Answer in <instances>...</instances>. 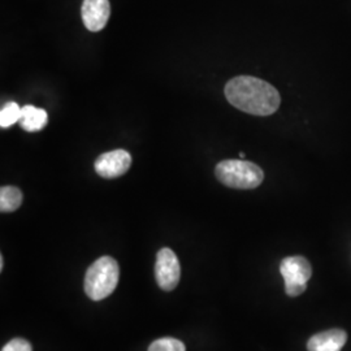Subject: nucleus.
<instances>
[{
  "mask_svg": "<svg viewBox=\"0 0 351 351\" xmlns=\"http://www.w3.org/2000/svg\"><path fill=\"white\" fill-rule=\"evenodd\" d=\"M228 101L239 111L269 116L280 107V94L271 84L250 75H239L232 78L226 86Z\"/></svg>",
  "mask_w": 351,
  "mask_h": 351,
  "instance_id": "1",
  "label": "nucleus"
},
{
  "mask_svg": "<svg viewBox=\"0 0 351 351\" xmlns=\"http://www.w3.org/2000/svg\"><path fill=\"white\" fill-rule=\"evenodd\" d=\"M120 278L119 263L111 256H101L88 267L85 293L93 301H101L114 291Z\"/></svg>",
  "mask_w": 351,
  "mask_h": 351,
  "instance_id": "2",
  "label": "nucleus"
},
{
  "mask_svg": "<svg viewBox=\"0 0 351 351\" xmlns=\"http://www.w3.org/2000/svg\"><path fill=\"white\" fill-rule=\"evenodd\" d=\"M215 175L228 188L245 190L258 188L264 180L263 171L261 167L242 159L220 162L216 165Z\"/></svg>",
  "mask_w": 351,
  "mask_h": 351,
  "instance_id": "3",
  "label": "nucleus"
},
{
  "mask_svg": "<svg viewBox=\"0 0 351 351\" xmlns=\"http://www.w3.org/2000/svg\"><path fill=\"white\" fill-rule=\"evenodd\" d=\"M280 272L285 281V293L289 297H298L306 290L313 275L310 262L303 256H288L280 264Z\"/></svg>",
  "mask_w": 351,
  "mask_h": 351,
  "instance_id": "4",
  "label": "nucleus"
},
{
  "mask_svg": "<svg viewBox=\"0 0 351 351\" xmlns=\"http://www.w3.org/2000/svg\"><path fill=\"white\" fill-rule=\"evenodd\" d=\"M181 267L178 258L171 249L164 247L156 255L155 278L160 288L165 291H172L180 282Z\"/></svg>",
  "mask_w": 351,
  "mask_h": 351,
  "instance_id": "5",
  "label": "nucleus"
},
{
  "mask_svg": "<svg viewBox=\"0 0 351 351\" xmlns=\"http://www.w3.org/2000/svg\"><path fill=\"white\" fill-rule=\"evenodd\" d=\"M132 165V156L125 150H113L101 155L95 162V171L103 178L125 175Z\"/></svg>",
  "mask_w": 351,
  "mask_h": 351,
  "instance_id": "6",
  "label": "nucleus"
},
{
  "mask_svg": "<svg viewBox=\"0 0 351 351\" xmlns=\"http://www.w3.org/2000/svg\"><path fill=\"white\" fill-rule=\"evenodd\" d=\"M82 21L90 32H101L107 25L111 16V5L108 0H84Z\"/></svg>",
  "mask_w": 351,
  "mask_h": 351,
  "instance_id": "7",
  "label": "nucleus"
},
{
  "mask_svg": "<svg viewBox=\"0 0 351 351\" xmlns=\"http://www.w3.org/2000/svg\"><path fill=\"white\" fill-rule=\"evenodd\" d=\"M348 341V335L342 329H330L317 333L308 339V351H341Z\"/></svg>",
  "mask_w": 351,
  "mask_h": 351,
  "instance_id": "8",
  "label": "nucleus"
},
{
  "mask_svg": "<svg viewBox=\"0 0 351 351\" xmlns=\"http://www.w3.org/2000/svg\"><path fill=\"white\" fill-rule=\"evenodd\" d=\"M19 123L26 132H39L47 125L49 114L43 108H38L27 104L21 108V116Z\"/></svg>",
  "mask_w": 351,
  "mask_h": 351,
  "instance_id": "9",
  "label": "nucleus"
},
{
  "mask_svg": "<svg viewBox=\"0 0 351 351\" xmlns=\"http://www.w3.org/2000/svg\"><path fill=\"white\" fill-rule=\"evenodd\" d=\"M23 203V193L14 186H3L0 189V211L13 213L19 210Z\"/></svg>",
  "mask_w": 351,
  "mask_h": 351,
  "instance_id": "10",
  "label": "nucleus"
},
{
  "mask_svg": "<svg viewBox=\"0 0 351 351\" xmlns=\"http://www.w3.org/2000/svg\"><path fill=\"white\" fill-rule=\"evenodd\" d=\"M21 116V107L16 101L7 103L0 111V126L10 128L13 124L19 123Z\"/></svg>",
  "mask_w": 351,
  "mask_h": 351,
  "instance_id": "11",
  "label": "nucleus"
},
{
  "mask_svg": "<svg viewBox=\"0 0 351 351\" xmlns=\"http://www.w3.org/2000/svg\"><path fill=\"white\" fill-rule=\"evenodd\" d=\"M149 351H186V348L180 339L164 337L154 341L149 348Z\"/></svg>",
  "mask_w": 351,
  "mask_h": 351,
  "instance_id": "12",
  "label": "nucleus"
},
{
  "mask_svg": "<svg viewBox=\"0 0 351 351\" xmlns=\"http://www.w3.org/2000/svg\"><path fill=\"white\" fill-rule=\"evenodd\" d=\"M1 351H33V346L27 339H13L1 349Z\"/></svg>",
  "mask_w": 351,
  "mask_h": 351,
  "instance_id": "13",
  "label": "nucleus"
},
{
  "mask_svg": "<svg viewBox=\"0 0 351 351\" xmlns=\"http://www.w3.org/2000/svg\"><path fill=\"white\" fill-rule=\"evenodd\" d=\"M3 267H4V258L3 255H0V271H3Z\"/></svg>",
  "mask_w": 351,
  "mask_h": 351,
  "instance_id": "14",
  "label": "nucleus"
},
{
  "mask_svg": "<svg viewBox=\"0 0 351 351\" xmlns=\"http://www.w3.org/2000/svg\"><path fill=\"white\" fill-rule=\"evenodd\" d=\"M245 152H239V159H245Z\"/></svg>",
  "mask_w": 351,
  "mask_h": 351,
  "instance_id": "15",
  "label": "nucleus"
}]
</instances>
